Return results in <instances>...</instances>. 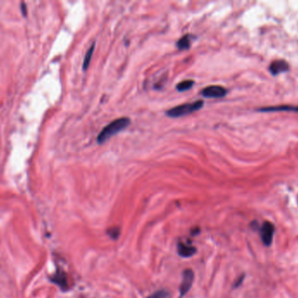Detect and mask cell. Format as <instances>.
<instances>
[{
	"instance_id": "obj_1",
	"label": "cell",
	"mask_w": 298,
	"mask_h": 298,
	"mask_svg": "<svg viewBox=\"0 0 298 298\" xmlns=\"http://www.w3.org/2000/svg\"><path fill=\"white\" fill-rule=\"evenodd\" d=\"M130 123L131 120L128 117H121L114 120L112 123L107 124L106 127L99 132L97 137V142L99 143H105L109 139L110 137L116 135L118 132H122L123 130H125V128L128 127Z\"/></svg>"
},
{
	"instance_id": "obj_2",
	"label": "cell",
	"mask_w": 298,
	"mask_h": 298,
	"mask_svg": "<svg viewBox=\"0 0 298 298\" xmlns=\"http://www.w3.org/2000/svg\"><path fill=\"white\" fill-rule=\"evenodd\" d=\"M203 105L204 102L202 100L196 101L192 104H181V105L172 108L169 110H167L166 115L169 117H172V118L180 117V116L189 115V114H192L194 112L200 110V108L203 107Z\"/></svg>"
},
{
	"instance_id": "obj_3",
	"label": "cell",
	"mask_w": 298,
	"mask_h": 298,
	"mask_svg": "<svg viewBox=\"0 0 298 298\" xmlns=\"http://www.w3.org/2000/svg\"><path fill=\"white\" fill-rule=\"evenodd\" d=\"M200 94L206 98H223L226 96L227 90L219 85H212L203 88Z\"/></svg>"
},
{
	"instance_id": "obj_4",
	"label": "cell",
	"mask_w": 298,
	"mask_h": 298,
	"mask_svg": "<svg viewBox=\"0 0 298 298\" xmlns=\"http://www.w3.org/2000/svg\"><path fill=\"white\" fill-rule=\"evenodd\" d=\"M194 282V272L191 270H187L183 272V277L180 287V297L187 294Z\"/></svg>"
},
{
	"instance_id": "obj_5",
	"label": "cell",
	"mask_w": 298,
	"mask_h": 298,
	"mask_svg": "<svg viewBox=\"0 0 298 298\" xmlns=\"http://www.w3.org/2000/svg\"><path fill=\"white\" fill-rule=\"evenodd\" d=\"M274 227L273 224L269 221L264 222V224L261 229V237L263 240V243L266 246H270L272 241H273V236H274Z\"/></svg>"
},
{
	"instance_id": "obj_6",
	"label": "cell",
	"mask_w": 298,
	"mask_h": 298,
	"mask_svg": "<svg viewBox=\"0 0 298 298\" xmlns=\"http://www.w3.org/2000/svg\"><path fill=\"white\" fill-rule=\"evenodd\" d=\"M288 70H289V64L287 63L286 61L282 60H274L271 64V67H270V71L274 76L283 73V72L288 71Z\"/></svg>"
},
{
	"instance_id": "obj_7",
	"label": "cell",
	"mask_w": 298,
	"mask_h": 298,
	"mask_svg": "<svg viewBox=\"0 0 298 298\" xmlns=\"http://www.w3.org/2000/svg\"><path fill=\"white\" fill-rule=\"evenodd\" d=\"M196 252V247H194V246H189L185 243H180L178 244V254H180L181 257L188 258V257L192 256Z\"/></svg>"
},
{
	"instance_id": "obj_8",
	"label": "cell",
	"mask_w": 298,
	"mask_h": 298,
	"mask_svg": "<svg viewBox=\"0 0 298 298\" xmlns=\"http://www.w3.org/2000/svg\"><path fill=\"white\" fill-rule=\"evenodd\" d=\"M52 282H55L56 284H58L61 289H67V276L65 273L58 271L52 277Z\"/></svg>"
},
{
	"instance_id": "obj_9",
	"label": "cell",
	"mask_w": 298,
	"mask_h": 298,
	"mask_svg": "<svg viewBox=\"0 0 298 298\" xmlns=\"http://www.w3.org/2000/svg\"><path fill=\"white\" fill-rule=\"evenodd\" d=\"M191 42H192V35L186 34V35L182 36L180 40L177 41V48H179L180 50H187L190 48Z\"/></svg>"
},
{
	"instance_id": "obj_10",
	"label": "cell",
	"mask_w": 298,
	"mask_h": 298,
	"mask_svg": "<svg viewBox=\"0 0 298 298\" xmlns=\"http://www.w3.org/2000/svg\"><path fill=\"white\" fill-rule=\"evenodd\" d=\"M94 47H95V43L91 46V48L87 50L86 55H85V59H84V61H83V70L84 71L87 70V68H88L89 65H90L91 60H92V57H93V54H94Z\"/></svg>"
},
{
	"instance_id": "obj_11",
	"label": "cell",
	"mask_w": 298,
	"mask_h": 298,
	"mask_svg": "<svg viewBox=\"0 0 298 298\" xmlns=\"http://www.w3.org/2000/svg\"><path fill=\"white\" fill-rule=\"evenodd\" d=\"M194 83H195V81H192V80L183 81H181V82L177 85V90L180 92L187 91L188 89L192 88L193 86H194Z\"/></svg>"
},
{
	"instance_id": "obj_12",
	"label": "cell",
	"mask_w": 298,
	"mask_h": 298,
	"mask_svg": "<svg viewBox=\"0 0 298 298\" xmlns=\"http://www.w3.org/2000/svg\"><path fill=\"white\" fill-rule=\"evenodd\" d=\"M148 298H170V294L166 290H159Z\"/></svg>"
},
{
	"instance_id": "obj_13",
	"label": "cell",
	"mask_w": 298,
	"mask_h": 298,
	"mask_svg": "<svg viewBox=\"0 0 298 298\" xmlns=\"http://www.w3.org/2000/svg\"><path fill=\"white\" fill-rule=\"evenodd\" d=\"M287 109H290V110H296L298 112V107H285V106H282V107H276L272 108H265L263 110H287Z\"/></svg>"
},
{
	"instance_id": "obj_14",
	"label": "cell",
	"mask_w": 298,
	"mask_h": 298,
	"mask_svg": "<svg viewBox=\"0 0 298 298\" xmlns=\"http://www.w3.org/2000/svg\"><path fill=\"white\" fill-rule=\"evenodd\" d=\"M108 234H109L110 236L112 238L117 239L119 237V235H120V229L117 228V227H114V228H112V229L108 230Z\"/></svg>"
},
{
	"instance_id": "obj_15",
	"label": "cell",
	"mask_w": 298,
	"mask_h": 298,
	"mask_svg": "<svg viewBox=\"0 0 298 298\" xmlns=\"http://www.w3.org/2000/svg\"><path fill=\"white\" fill-rule=\"evenodd\" d=\"M21 10H22V12H23L24 16H25L26 15V6H25V4L22 3L21 4Z\"/></svg>"
}]
</instances>
